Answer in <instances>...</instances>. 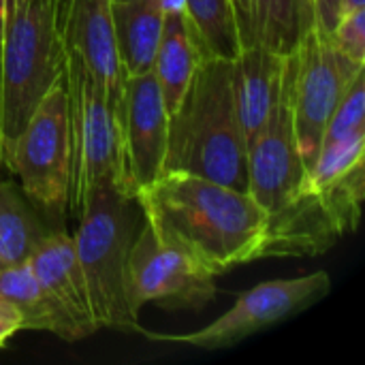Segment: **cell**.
<instances>
[{
  "label": "cell",
  "instance_id": "obj_1",
  "mask_svg": "<svg viewBox=\"0 0 365 365\" xmlns=\"http://www.w3.org/2000/svg\"><path fill=\"white\" fill-rule=\"evenodd\" d=\"M154 233L190 255L216 278L274 259L269 214L246 192L207 178L163 171L135 195Z\"/></svg>",
  "mask_w": 365,
  "mask_h": 365
},
{
  "label": "cell",
  "instance_id": "obj_2",
  "mask_svg": "<svg viewBox=\"0 0 365 365\" xmlns=\"http://www.w3.org/2000/svg\"><path fill=\"white\" fill-rule=\"evenodd\" d=\"M163 171L195 173L246 190L248 145L237 115L235 60L201 58L182 103L169 115Z\"/></svg>",
  "mask_w": 365,
  "mask_h": 365
},
{
  "label": "cell",
  "instance_id": "obj_3",
  "mask_svg": "<svg viewBox=\"0 0 365 365\" xmlns=\"http://www.w3.org/2000/svg\"><path fill=\"white\" fill-rule=\"evenodd\" d=\"M115 182L98 184L79 212L73 237L96 327L139 334V317L126 297V263L135 240L133 203Z\"/></svg>",
  "mask_w": 365,
  "mask_h": 365
},
{
  "label": "cell",
  "instance_id": "obj_4",
  "mask_svg": "<svg viewBox=\"0 0 365 365\" xmlns=\"http://www.w3.org/2000/svg\"><path fill=\"white\" fill-rule=\"evenodd\" d=\"M64 43L51 0H28L0 41V152L4 167L28 118L64 75Z\"/></svg>",
  "mask_w": 365,
  "mask_h": 365
},
{
  "label": "cell",
  "instance_id": "obj_5",
  "mask_svg": "<svg viewBox=\"0 0 365 365\" xmlns=\"http://www.w3.org/2000/svg\"><path fill=\"white\" fill-rule=\"evenodd\" d=\"M6 169L17 173L28 201L49 218L68 210L71 126L64 75L49 88L13 143Z\"/></svg>",
  "mask_w": 365,
  "mask_h": 365
},
{
  "label": "cell",
  "instance_id": "obj_6",
  "mask_svg": "<svg viewBox=\"0 0 365 365\" xmlns=\"http://www.w3.org/2000/svg\"><path fill=\"white\" fill-rule=\"evenodd\" d=\"M71 126V190L68 210L79 216L90 192L105 182L120 186V143L115 109L86 68L71 51L64 60Z\"/></svg>",
  "mask_w": 365,
  "mask_h": 365
},
{
  "label": "cell",
  "instance_id": "obj_7",
  "mask_svg": "<svg viewBox=\"0 0 365 365\" xmlns=\"http://www.w3.org/2000/svg\"><path fill=\"white\" fill-rule=\"evenodd\" d=\"M329 291L331 278L327 272H314L287 280H267L242 293L231 310H227L203 329L188 334H154L141 329L139 334L152 342L182 344L201 351L229 349L319 304Z\"/></svg>",
  "mask_w": 365,
  "mask_h": 365
},
{
  "label": "cell",
  "instance_id": "obj_8",
  "mask_svg": "<svg viewBox=\"0 0 365 365\" xmlns=\"http://www.w3.org/2000/svg\"><path fill=\"white\" fill-rule=\"evenodd\" d=\"M126 297L137 317L145 304L165 310H203L216 297V276L143 222L128 252Z\"/></svg>",
  "mask_w": 365,
  "mask_h": 365
},
{
  "label": "cell",
  "instance_id": "obj_9",
  "mask_svg": "<svg viewBox=\"0 0 365 365\" xmlns=\"http://www.w3.org/2000/svg\"><path fill=\"white\" fill-rule=\"evenodd\" d=\"M293 122L302 160L310 173L321 152L327 122L353 79L364 68L342 56L331 36L317 26L308 28L293 49Z\"/></svg>",
  "mask_w": 365,
  "mask_h": 365
},
{
  "label": "cell",
  "instance_id": "obj_10",
  "mask_svg": "<svg viewBox=\"0 0 365 365\" xmlns=\"http://www.w3.org/2000/svg\"><path fill=\"white\" fill-rule=\"evenodd\" d=\"M120 143V188L135 199L165 167L169 113L154 73L126 77L115 107Z\"/></svg>",
  "mask_w": 365,
  "mask_h": 365
},
{
  "label": "cell",
  "instance_id": "obj_11",
  "mask_svg": "<svg viewBox=\"0 0 365 365\" xmlns=\"http://www.w3.org/2000/svg\"><path fill=\"white\" fill-rule=\"evenodd\" d=\"M62 43L64 51L75 53L86 64L115 109L122 96L124 75L115 51L111 0H71Z\"/></svg>",
  "mask_w": 365,
  "mask_h": 365
},
{
  "label": "cell",
  "instance_id": "obj_12",
  "mask_svg": "<svg viewBox=\"0 0 365 365\" xmlns=\"http://www.w3.org/2000/svg\"><path fill=\"white\" fill-rule=\"evenodd\" d=\"M28 265L41 287L75 323L81 336H92L98 327L90 312L88 289L73 237L64 231H49L34 248Z\"/></svg>",
  "mask_w": 365,
  "mask_h": 365
},
{
  "label": "cell",
  "instance_id": "obj_13",
  "mask_svg": "<svg viewBox=\"0 0 365 365\" xmlns=\"http://www.w3.org/2000/svg\"><path fill=\"white\" fill-rule=\"evenodd\" d=\"M284 58L255 43L244 47L235 60V101L246 145L255 141L269 118Z\"/></svg>",
  "mask_w": 365,
  "mask_h": 365
},
{
  "label": "cell",
  "instance_id": "obj_14",
  "mask_svg": "<svg viewBox=\"0 0 365 365\" xmlns=\"http://www.w3.org/2000/svg\"><path fill=\"white\" fill-rule=\"evenodd\" d=\"M201 58L203 53L195 38L184 6L165 9V24L152 73L158 81L163 103L169 115L182 103Z\"/></svg>",
  "mask_w": 365,
  "mask_h": 365
},
{
  "label": "cell",
  "instance_id": "obj_15",
  "mask_svg": "<svg viewBox=\"0 0 365 365\" xmlns=\"http://www.w3.org/2000/svg\"><path fill=\"white\" fill-rule=\"evenodd\" d=\"M113 38L124 79L150 73L165 24L160 0L111 2Z\"/></svg>",
  "mask_w": 365,
  "mask_h": 365
},
{
  "label": "cell",
  "instance_id": "obj_16",
  "mask_svg": "<svg viewBox=\"0 0 365 365\" xmlns=\"http://www.w3.org/2000/svg\"><path fill=\"white\" fill-rule=\"evenodd\" d=\"M0 297L21 317V329L47 331L66 342L83 340L75 323L41 287L28 263L0 267Z\"/></svg>",
  "mask_w": 365,
  "mask_h": 365
},
{
  "label": "cell",
  "instance_id": "obj_17",
  "mask_svg": "<svg viewBox=\"0 0 365 365\" xmlns=\"http://www.w3.org/2000/svg\"><path fill=\"white\" fill-rule=\"evenodd\" d=\"M38 210L28 201L21 186L0 180V263H28L38 242L47 235Z\"/></svg>",
  "mask_w": 365,
  "mask_h": 365
},
{
  "label": "cell",
  "instance_id": "obj_18",
  "mask_svg": "<svg viewBox=\"0 0 365 365\" xmlns=\"http://www.w3.org/2000/svg\"><path fill=\"white\" fill-rule=\"evenodd\" d=\"M184 11L203 56L237 60L242 43L231 0H184Z\"/></svg>",
  "mask_w": 365,
  "mask_h": 365
},
{
  "label": "cell",
  "instance_id": "obj_19",
  "mask_svg": "<svg viewBox=\"0 0 365 365\" xmlns=\"http://www.w3.org/2000/svg\"><path fill=\"white\" fill-rule=\"evenodd\" d=\"M255 43L272 53L289 56L302 36L295 0H252Z\"/></svg>",
  "mask_w": 365,
  "mask_h": 365
},
{
  "label": "cell",
  "instance_id": "obj_20",
  "mask_svg": "<svg viewBox=\"0 0 365 365\" xmlns=\"http://www.w3.org/2000/svg\"><path fill=\"white\" fill-rule=\"evenodd\" d=\"M365 133V66L359 68L344 88L323 135V145L338 143L353 135Z\"/></svg>",
  "mask_w": 365,
  "mask_h": 365
},
{
  "label": "cell",
  "instance_id": "obj_21",
  "mask_svg": "<svg viewBox=\"0 0 365 365\" xmlns=\"http://www.w3.org/2000/svg\"><path fill=\"white\" fill-rule=\"evenodd\" d=\"M336 49L351 62L365 64V6L342 13L334 32L329 34Z\"/></svg>",
  "mask_w": 365,
  "mask_h": 365
},
{
  "label": "cell",
  "instance_id": "obj_22",
  "mask_svg": "<svg viewBox=\"0 0 365 365\" xmlns=\"http://www.w3.org/2000/svg\"><path fill=\"white\" fill-rule=\"evenodd\" d=\"M237 34L242 49L248 45H255V26H252V0H231Z\"/></svg>",
  "mask_w": 365,
  "mask_h": 365
},
{
  "label": "cell",
  "instance_id": "obj_23",
  "mask_svg": "<svg viewBox=\"0 0 365 365\" xmlns=\"http://www.w3.org/2000/svg\"><path fill=\"white\" fill-rule=\"evenodd\" d=\"M340 6L342 0H314V26L321 32L331 34L340 19Z\"/></svg>",
  "mask_w": 365,
  "mask_h": 365
},
{
  "label": "cell",
  "instance_id": "obj_24",
  "mask_svg": "<svg viewBox=\"0 0 365 365\" xmlns=\"http://www.w3.org/2000/svg\"><path fill=\"white\" fill-rule=\"evenodd\" d=\"M21 331V317L19 312L0 297V349L17 334Z\"/></svg>",
  "mask_w": 365,
  "mask_h": 365
},
{
  "label": "cell",
  "instance_id": "obj_25",
  "mask_svg": "<svg viewBox=\"0 0 365 365\" xmlns=\"http://www.w3.org/2000/svg\"><path fill=\"white\" fill-rule=\"evenodd\" d=\"M297 6V19H299V30L302 34L314 26V0H295Z\"/></svg>",
  "mask_w": 365,
  "mask_h": 365
},
{
  "label": "cell",
  "instance_id": "obj_26",
  "mask_svg": "<svg viewBox=\"0 0 365 365\" xmlns=\"http://www.w3.org/2000/svg\"><path fill=\"white\" fill-rule=\"evenodd\" d=\"M53 4V13H56V24H58V32L62 36V28H64V21H66V15H68V6H71V0H51Z\"/></svg>",
  "mask_w": 365,
  "mask_h": 365
},
{
  "label": "cell",
  "instance_id": "obj_27",
  "mask_svg": "<svg viewBox=\"0 0 365 365\" xmlns=\"http://www.w3.org/2000/svg\"><path fill=\"white\" fill-rule=\"evenodd\" d=\"M26 2H28V0H4V24H6L19 9H24Z\"/></svg>",
  "mask_w": 365,
  "mask_h": 365
},
{
  "label": "cell",
  "instance_id": "obj_28",
  "mask_svg": "<svg viewBox=\"0 0 365 365\" xmlns=\"http://www.w3.org/2000/svg\"><path fill=\"white\" fill-rule=\"evenodd\" d=\"M359 6H365V0H342V6H340V15L342 13H349V11H355Z\"/></svg>",
  "mask_w": 365,
  "mask_h": 365
},
{
  "label": "cell",
  "instance_id": "obj_29",
  "mask_svg": "<svg viewBox=\"0 0 365 365\" xmlns=\"http://www.w3.org/2000/svg\"><path fill=\"white\" fill-rule=\"evenodd\" d=\"M2 30H4V0H0V41H2Z\"/></svg>",
  "mask_w": 365,
  "mask_h": 365
},
{
  "label": "cell",
  "instance_id": "obj_30",
  "mask_svg": "<svg viewBox=\"0 0 365 365\" xmlns=\"http://www.w3.org/2000/svg\"><path fill=\"white\" fill-rule=\"evenodd\" d=\"M2 169H4V160H2V154H0V180H2Z\"/></svg>",
  "mask_w": 365,
  "mask_h": 365
},
{
  "label": "cell",
  "instance_id": "obj_31",
  "mask_svg": "<svg viewBox=\"0 0 365 365\" xmlns=\"http://www.w3.org/2000/svg\"><path fill=\"white\" fill-rule=\"evenodd\" d=\"M111 2H124V0H111Z\"/></svg>",
  "mask_w": 365,
  "mask_h": 365
},
{
  "label": "cell",
  "instance_id": "obj_32",
  "mask_svg": "<svg viewBox=\"0 0 365 365\" xmlns=\"http://www.w3.org/2000/svg\"><path fill=\"white\" fill-rule=\"evenodd\" d=\"M0 267H2V263H0Z\"/></svg>",
  "mask_w": 365,
  "mask_h": 365
},
{
  "label": "cell",
  "instance_id": "obj_33",
  "mask_svg": "<svg viewBox=\"0 0 365 365\" xmlns=\"http://www.w3.org/2000/svg\"><path fill=\"white\" fill-rule=\"evenodd\" d=\"M0 154H2V152H0Z\"/></svg>",
  "mask_w": 365,
  "mask_h": 365
}]
</instances>
